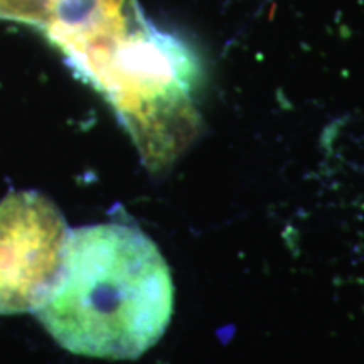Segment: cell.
I'll return each mask as SVG.
<instances>
[{"label": "cell", "instance_id": "1", "mask_svg": "<svg viewBox=\"0 0 364 364\" xmlns=\"http://www.w3.org/2000/svg\"><path fill=\"white\" fill-rule=\"evenodd\" d=\"M39 31L107 97L150 157L189 142L198 124V59L150 24L136 0H54Z\"/></svg>", "mask_w": 364, "mask_h": 364}, {"label": "cell", "instance_id": "2", "mask_svg": "<svg viewBox=\"0 0 364 364\" xmlns=\"http://www.w3.org/2000/svg\"><path fill=\"white\" fill-rule=\"evenodd\" d=\"M174 285L152 240L122 223L70 231L51 292L36 311L73 354L135 359L171 322Z\"/></svg>", "mask_w": 364, "mask_h": 364}, {"label": "cell", "instance_id": "3", "mask_svg": "<svg viewBox=\"0 0 364 364\" xmlns=\"http://www.w3.org/2000/svg\"><path fill=\"white\" fill-rule=\"evenodd\" d=\"M70 236L65 218L34 193L0 204V314L36 312L51 292Z\"/></svg>", "mask_w": 364, "mask_h": 364}, {"label": "cell", "instance_id": "4", "mask_svg": "<svg viewBox=\"0 0 364 364\" xmlns=\"http://www.w3.org/2000/svg\"><path fill=\"white\" fill-rule=\"evenodd\" d=\"M54 0H0V19L16 21L39 29L48 19Z\"/></svg>", "mask_w": 364, "mask_h": 364}]
</instances>
